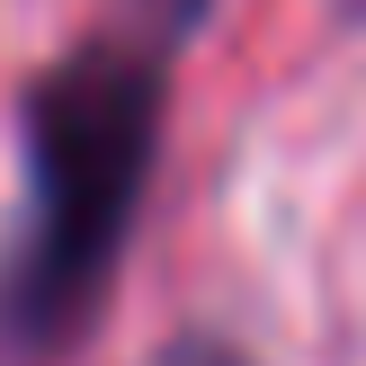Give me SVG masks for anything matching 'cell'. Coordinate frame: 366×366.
<instances>
[{
    "instance_id": "obj_1",
    "label": "cell",
    "mask_w": 366,
    "mask_h": 366,
    "mask_svg": "<svg viewBox=\"0 0 366 366\" xmlns=\"http://www.w3.org/2000/svg\"><path fill=\"white\" fill-rule=\"evenodd\" d=\"M161 152V54L89 36L27 81V232L0 277V357L54 366L117 295Z\"/></svg>"
}]
</instances>
